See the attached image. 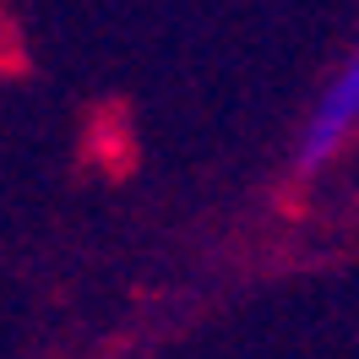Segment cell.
Segmentation results:
<instances>
[{
	"instance_id": "cell-1",
	"label": "cell",
	"mask_w": 359,
	"mask_h": 359,
	"mask_svg": "<svg viewBox=\"0 0 359 359\" xmlns=\"http://www.w3.org/2000/svg\"><path fill=\"white\" fill-rule=\"evenodd\" d=\"M354 131H359V49L332 71V82L316 93L311 114H305V126H299V142H294V169H299V175L327 169V163L348 147Z\"/></svg>"
}]
</instances>
